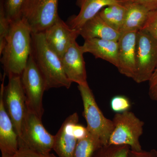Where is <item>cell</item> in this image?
<instances>
[{
	"mask_svg": "<svg viewBox=\"0 0 157 157\" xmlns=\"http://www.w3.org/2000/svg\"><path fill=\"white\" fill-rule=\"evenodd\" d=\"M32 31L24 17L10 24L6 44L0 52L4 74L21 76L31 54Z\"/></svg>",
	"mask_w": 157,
	"mask_h": 157,
	"instance_id": "cell-1",
	"label": "cell"
},
{
	"mask_svg": "<svg viewBox=\"0 0 157 157\" xmlns=\"http://www.w3.org/2000/svg\"><path fill=\"white\" fill-rule=\"evenodd\" d=\"M30 55L44 78L46 91L70 88L72 82L65 74L60 58L46 43L44 33H32Z\"/></svg>",
	"mask_w": 157,
	"mask_h": 157,
	"instance_id": "cell-2",
	"label": "cell"
},
{
	"mask_svg": "<svg viewBox=\"0 0 157 157\" xmlns=\"http://www.w3.org/2000/svg\"><path fill=\"white\" fill-rule=\"evenodd\" d=\"M78 88L83 103V115L88 132L99 138L103 146L107 145L114 128L113 122L103 114L88 83L78 85Z\"/></svg>",
	"mask_w": 157,
	"mask_h": 157,
	"instance_id": "cell-3",
	"label": "cell"
},
{
	"mask_svg": "<svg viewBox=\"0 0 157 157\" xmlns=\"http://www.w3.org/2000/svg\"><path fill=\"white\" fill-rule=\"evenodd\" d=\"M112 121L114 128L107 145H126L134 151L142 150L139 140L143 133V121L129 111L116 113Z\"/></svg>",
	"mask_w": 157,
	"mask_h": 157,
	"instance_id": "cell-4",
	"label": "cell"
},
{
	"mask_svg": "<svg viewBox=\"0 0 157 157\" xmlns=\"http://www.w3.org/2000/svg\"><path fill=\"white\" fill-rule=\"evenodd\" d=\"M5 76L4 74L0 92L2 94L4 106L19 139L22 134L23 124L27 112L25 94L21 76L8 77L9 82L6 86L4 85Z\"/></svg>",
	"mask_w": 157,
	"mask_h": 157,
	"instance_id": "cell-5",
	"label": "cell"
},
{
	"mask_svg": "<svg viewBox=\"0 0 157 157\" xmlns=\"http://www.w3.org/2000/svg\"><path fill=\"white\" fill-rule=\"evenodd\" d=\"M55 135H52L42 124V119L27 109L24 121L18 148L29 149L43 154L53 149Z\"/></svg>",
	"mask_w": 157,
	"mask_h": 157,
	"instance_id": "cell-6",
	"label": "cell"
},
{
	"mask_svg": "<svg viewBox=\"0 0 157 157\" xmlns=\"http://www.w3.org/2000/svg\"><path fill=\"white\" fill-rule=\"evenodd\" d=\"M136 63L133 80L138 83L148 81L157 67V40L143 29L137 32Z\"/></svg>",
	"mask_w": 157,
	"mask_h": 157,
	"instance_id": "cell-7",
	"label": "cell"
},
{
	"mask_svg": "<svg viewBox=\"0 0 157 157\" xmlns=\"http://www.w3.org/2000/svg\"><path fill=\"white\" fill-rule=\"evenodd\" d=\"M21 79L24 90L27 109L42 119L44 109L42 99L46 91L45 80L31 55Z\"/></svg>",
	"mask_w": 157,
	"mask_h": 157,
	"instance_id": "cell-8",
	"label": "cell"
},
{
	"mask_svg": "<svg viewBox=\"0 0 157 157\" xmlns=\"http://www.w3.org/2000/svg\"><path fill=\"white\" fill-rule=\"evenodd\" d=\"M58 0H25L22 16L32 33H44L59 17Z\"/></svg>",
	"mask_w": 157,
	"mask_h": 157,
	"instance_id": "cell-9",
	"label": "cell"
},
{
	"mask_svg": "<svg viewBox=\"0 0 157 157\" xmlns=\"http://www.w3.org/2000/svg\"><path fill=\"white\" fill-rule=\"evenodd\" d=\"M44 33L48 46L60 58L79 36V32L71 28L59 17Z\"/></svg>",
	"mask_w": 157,
	"mask_h": 157,
	"instance_id": "cell-10",
	"label": "cell"
},
{
	"mask_svg": "<svg viewBox=\"0 0 157 157\" xmlns=\"http://www.w3.org/2000/svg\"><path fill=\"white\" fill-rule=\"evenodd\" d=\"M83 54L81 46L75 41L60 58L66 76L71 82L78 85L88 83Z\"/></svg>",
	"mask_w": 157,
	"mask_h": 157,
	"instance_id": "cell-11",
	"label": "cell"
},
{
	"mask_svg": "<svg viewBox=\"0 0 157 157\" xmlns=\"http://www.w3.org/2000/svg\"><path fill=\"white\" fill-rule=\"evenodd\" d=\"M137 32L121 34L118 41V66L120 73L133 78L136 72V45Z\"/></svg>",
	"mask_w": 157,
	"mask_h": 157,
	"instance_id": "cell-12",
	"label": "cell"
},
{
	"mask_svg": "<svg viewBox=\"0 0 157 157\" xmlns=\"http://www.w3.org/2000/svg\"><path fill=\"white\" fill-rule=\"evenodd\" d=\"M78 122V115L74 113L66 118L55 135L53 149L59 157H73L78 140L74 133V127Z\"/></svg>",
	"mask_w": 157,
	"mask_h": 157,
	"instance_id": "cell-13",
	"label": "cell"
},
{
	"mask_svg": "<svg viewBox=\"0 0 157 157\" xmlns=\"http://www.w3.org/2000/svg\"><path fill=\"white\" fill-rule=\"evenodd\" d=\"M0 149L2 155L13 157L18 150V137L7 113L0 92Z\"/></svg>",
	"mask_w": 157,
	"mask_h": 157,
	"instance_id": "cell-14",
	"label": "cell"
},
{
	"mask_svg": "<svg viewBox=\"0 0 157 157\" xmlns=\"http://www.w3.org/2000/svg\"><path fill=\"white\" fill-rule=\"evenodd\" d=\"M120 3L118 0H77L80 10L77 15L69 17L67 24L79 32L85 24L99 13L104 7Z\"/></svg>",
	"mask_w": 157,
	"mask_h": 157,
	"instance_id": "cell-15",
	"label": "cell"
},
{
	"mask_svg": "<svg viewBox=\"0 0 157 157\" xmlns=\"http://www.w3.org/2000/svg\"><path fill=\"white\" fill-rule=\"evenodd\" d=\"M81 48L83 53L92 54L96 58L106 61L117 68L118 41L101 39H86Z\"/></svg>",
	"mask_w": 157,
	"mask_h": 157,
	"instance_id": "cell-16",
	"label": "cell"
},
{
	"mask_svg": "<svg viewBox=\"0 0 157 157\" xmlns=\"http://www.w3.org/2000/svg\"><path fill=\"white\" fill-rule=\"evenodd\" d=\"M79 35L85 40L101 39L118 41L121 34L109 26L98 13L85 24L79 31Z\"/></svg>",
	"mask_w": 157,
	"mask_h": 157,
	"instance_id": "cell-17",
	"label": "cell"
},
{
	"mask_svg": "<svg viewBox=\"0 0 157 157\" xmlns=\"http://www.w3.org/2000/svg\"><path fill=\"white\" fill-rule=\"evenodd\" d=\"M126 7L127 12L121 35L129 32H138L143 27L152 9L140 4L122 3Z\"/></svg>",
	"mask_w": 157,
	"mask_h": 157,
	"instance_id": "cell-18",
	"label": "cell"
},
{
	"mask_svg": "<svg viewBox=\"0 0 157 157\" xmlns=\"http://www.w3.org/2000/svg\"><path fill=\"white\" fill-rule=\"evenodd\" d=\"M126 12V7L123 3L120 2L105 7L99 12V14L109 26L120 33Z\"/></svg>",
	"mask_w": 157,
	"mask_h": 157,
	"instance_id": "cell-19",
	"label": "cell"
},
{
	"mask_svg": "<svg viewBox=\"0 0 157 157\" xmlns=\"http://www.w3.org/2000/svg\"><path fill=\"white\" fill-rule=\"evenodd\" d=\"M102 146L100 139L88 132L85 137L78 140L73 157H93L96 151Z\"/></svg>",
	"mask_w": 157,
	"mask_h": 157,
	"instance_id": "cell-20",
	"label": "cell"
},
{
	"mask_svg": "<svg viewBox=\"0 0 157 157\" xmlns=\"http://www.w3.org/2000/svg\"><path fill=\"white\" fill-rule=\"evenodd\" d=\"M25 0H4L2 2L6 17L10 23L22 18V10Z\"/></svg>",
	"mask_w": 157,
	"mask_h": 157,
	"instance_id": "cell-21",
	"label": "cell"
},
{
	"mask_svg": "<svg viewBox=\"0 0 157 157\" xmlns=\"http://www.w3.org/2000/svg\"><path fill=\"white\" fill-rule=\"evenodd\" d=\"M130 149L126 145H104L96 151L93 157H128Z\"/></svg>",
	"mask_w": 157,
	"mask_h": 157,
	"instance_id": "cell-22",
	"label": "cell"
},
{
	"mask_svg": "<svg viewBox=\"0 0 157 157\" xmlns=\"http://www.w3.org/2000/svg\"><path fill=\"white\" fill-rule=\"evenodd\" d=\"M131 103L128 98L124 95H117L113 97L110 101V106L113 112L122 113L129 111Z\"/></svg>",
	"mask_w": 157,
	"mask_h": 157,
	"instance_id": "cell-23",
	"label": "cell"
},
{
	"mask_svg": "<svg viewBox=\"0 0 157 157\" xmlns=\"http://www.w3.org/2000/svg\"><path fill=\"white\" fill-rule=\"evenodd\" d=\"M10 23L6 17L2 4L0 7V52L2 51L6 44V39L9 34Z\"/></svg>",
	"mask_w": 157,
	"mask_h": 157,
	"instance_id": "cell-24",
	"label": "cell"
},
{
	"mask_svg": "<svg viewBox=\"0 0 157 157\" xmlns=\"http://www.w3.org/2000/svg\"><path fill=\"white\" fill-rule=\"evenodd\" d=\"M141 29L148 32L157 40V8L150 12L146 22Z\"/></svg>",
	"mask_w": 157,
	"mask_h": 157,
	"instance_id": "cell-25",
	"label": "cell"
},
{
	"mask_svg": "<svg viewBox=\"0 0 157 157\" xmlns=\"http://www.w3.org/2000/svg\"><path fill=\"white\" fill-rule=\"evenodd\" d=\"M13 157H57L53 154H43L29 149L18 148Z\"/></svg>",
	"mask_w": 157,
	"mask_h": 157,
	"instance_id": "cell-26",
	"label": "cell"
},
{
	"mask_svg": "<svg viewBox=\"0 0 157 157\" xmlns=\"http://www.w3.org/2000/svg\"><path fill=\"white\" fill-rule=\"evenodd\" d=\"M148 81V94L150 98L153 101H157V67Z\"/></svg>",
	"mask_w": 157,
	"mask_h": 157,
	"instance_id": "cell-27",
	"label": "cell"
},
{
	"mask_svg": "<svg viewBox=\"0 0 157 157\" xmlns=\"http://www.w3.org/2000/svg\"><path fill=\"white\" fill-rule=\"evenodd\" d=\"M128 157H157V151L156 150L152 149L150 151H134L130 149Z\"/></svg>",
	"mask_w": 157,
	"mask_h": 157,
	"instance_id": "cell-28",
	"label": "cell"
},
{
	"mask_svg": "<svg viewBox=\"0 0 157 157\" xmlns=\"http://www.w3.org/2000/svg\"><path fill=\"white\" fill-rule=\"evenodd\" d=\"M121 3H135L147 6L152 10L157 8V0H118Z\"/></svg>",
	"mask_w": 157,
	"mask_h": 157,
	"instance_id": "cell-29",
	"label": "cell"
},
{
	"mask_svg": "<svg viewBox=\"0 0 157 157\" xmlns=\"http://www.w3.org/2000/svg\"><path fill=\"white\" fill-rule=\"evenodd\" d=\"M2 157H13L10 156L6 155H2Z\"/></svg>",
	"mask_w": 157,
	"mask_h": 157,
	"instance_id": "cell-30",
	"label": "cell"
}]
</instances>
